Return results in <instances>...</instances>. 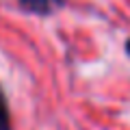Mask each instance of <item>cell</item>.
<instances>
[{
	"label": "cell",
	"mask_w": 130,
	"mask_h": 130,
	"mask_svg": "<svg viewBox=\"0 0 130 130\" xmlns=\"http://www.w3.org/2000/svg\"><path fill=\"white\" fill-rule=\"evenodd\" d=\"M18 5L24 11L35 15H52L65 5V0H18Z\"/></svg>",
	"instance_id": "obj_1"
},
{
	"label": "cell",
	"mask_w": 130,
	"mask_h": 130,
	"mask_svg": "<svg viewBox=\"0 0 130 130\" xmlns=\"http://www.w3.org/2000/svg\"><path fill=\"white\" fill-rule=\"evenodd\" d=\"M0 130H11V113L7 106V98L0 89Z\"/></svg>",
	"instance_id": "obj_2"
},
{
	"label": "cell",
	"mask_w": 130,
	"mask_h": 130,
	"mask_svg": "<svg viewBox=\"0 0 130 130\" xmlns=\"http://www.w3.org/2000/svg\"><path fill=\"white\" fill-rule=\"evenodd\" d=\"M126 52H128V56H130V39L126 41Z\"/></svg>",
	"instance_id": "obj_3"
}]
</instances>
